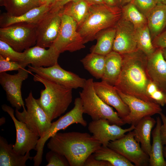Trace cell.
Instances as JSON below:
<instances>
[{"instance_id":"1","label":"cell","mask_w":166,"mask_h":166,"mask_svg":"<svg viewBox=\"0 0 166 166\" xmlns=\"http://www.w3.org/2000/svg\"><path fill=\"white\" fill-rule=\"evenodd\" d=\"M121 55V71L114 87L123 93L150 102L146 93L151 80L147 71V56L138 49Z\"/></svg>"},{"instance_id":"2","label":"cell","mask_w":166,"mask_h":166,"mask_svg":"<svg viewBox=\"0 0 166 166\" xmlns=\"http://www.w3.org/2000/svg\"><path fill=\"white\" fill-rule=\"evenodd\" d=\"M50 138L48 148L64 156L70 166H84L89 156L102 145L86 132H57Z\"/></svg>"},{"instance_id":"3","label":"cell","mask_w":166,"mask_h":166,"mask_svg":"<svg viewBox=\"0 0 166 166\" xmlns=\"http://www.w3.org/2000/svg\"><path fill=\"white\" fill-rule=\"evenodd\" d=\"M33 80L45 86L36 100L51 121L67 110L72 101V89L36 74L33 75Z\"/></svg>"},{"instance_id":"4","label":"cell","mask_w":166,"mask_h":166,"mask_svg":"<svg viewBox=\"0 0 166 166\" xmlns=\"http://www.w3.org/2000/svg\"><path fill=\"white\" fill-rule=\"evenodd\" d=\"M121 16L119 7H112L106 4L90 5L86 18L77 27L84 44L95 39L101 31L115 26Z\"/></svg>"},{"instance_id":"5","label":"cell","mask_w":166,"mask_h":166,"mask_svg":"<svg viewBox=\"0 0 166 166\" xmlns=\"http://www.w3.org/2000/svg\"><path fill=\"white\" fill-rule=\"evenodd\" d=\"M93 82V78L86 80L82 91L79 93L84 113L89 116L92 121L105 119L111 124L120 126L125 124L117 112L97 95L94 88Z\"/></svg>"},{"instance_id":"6","label":"cell","mask_w":166,"mask_h":166,"mask_svg":"<svg viewBox=\"0 0 166 166\" xmlns=\"http://www.w3.org/2000/svg\"><path fill=\"white\" fill-rule=\"evenodd\" d=\"M83 113L81 98H76L73 108L56 121L52 123L46 134L43 137L39 138L35 150L37 153L33 158L34 166H39L42 163L44 147L46 141L59 131L65 129L73 124H79L84 127L87 126V122L83 117Z\"/></svg>"},{"instance_id":"7","label":"cell","mask_w":166,"mask_h":166,"mask_svg":"<svg viewBox=\"0 0 166 166\" xmlns=\"http://www.w3.org/2000/svg\"><path fill=\"white\" fill-rule=\"evenodd\" d=\"M25 102L27 109L23 108L22 112L15 109L16 117L40 138H42L48 131L51 121L34 97L31 91L25 99Z\"/></svg>"},{"instance_id":"8","label":"cell","mask_w":166,"mask_h":166,"mask_svg":"<svg viewBox=\"0 0 166 166\" xmlns=\"http://www.w3.org/2000/svg\"><path fill=\"white\" fill-rule=\"evenodd\" d=\"M0 40L16 51H24L36 45V24L21 22L1 27Z\"/></svg>"},{"instance_id":"9","label":"cell","mask_w":166,"mask_h":166,"mask_svg":"<svg viewBox=\"0 0 166 166\" xmlns=\"http://www.w3.org/2000/svg\"><path fill=\"white\" fill-rule=\"evenodd\" d=\"M61 15V23L59 33L51 46L60 54L66 51L73 52L85 48L83 39L77 31L76 22L69 16Z\"/></svg>"},{"instance_id":"10","label":"cell","mask_w":166,"mask_h":166,"mask_svg":"<svg viewBox=\"0 0 166 166\" xmlns=\"http://www.w3.org/2000/svg\"><path fill=\"white\" fill-rule=\"evenodd\" d=\"M108 146L114 150L136 166L149 165V156L135 139L132 131L123 136L110 141Z\"/></svg>"},{"instance_id":"11","label":"cell","mask_w":166,"mask_h":166,"mask_svg":"<svg viewBox=\"0 0 166 166\" xmlns=\"http://www.w3.org/2000/svg\"><path fill=\"white\" fill-rule=\"evenodd\" d=\"M27 66L30 72L72 89L82 88L86 80L71 72L64 69L58 63L49 67H36L30 65Z\"/></svg>"},{"instance_id":"12","label":"cell","mask_w":166,"mask_h":166,"mask_svg":"<svg viewBox=\"0 0 166 166\" xmlns=\"http://www.w3.org/2000/svg\"><path fill=\"white\" fill-rule=\"evenodd\" d=\"M30 73L22 68L14 75L6 72L0 73V84L6 92L7 100L15 109L19 110L25 107L22 97V86L23 82L28 78Z\"/></svg>"},{"instance_id":"13","label":"cell","mask_w":166,"mask_h":166,"mask_svg":"<svg viewBox=\"0 0 166 166\" xmlns=\"http://www.w3.org/2000/svg\"><path fill=\"white\" fill-rule=\"evenodd\" d=\"M61 23L59 11L50 10L36 24V45L45 48L50 47L58 35Z\"/></svg>"},{"instance_id":"14","label":"cell","mask_w":166,"mask_h":166,"mask_svg":"<svg viewBox=\"0 0 166 166\" xmlns=\"http://www.w3.org/2000/svg\"><path fill=\"white\" fill-rule=\"evenodd\" d=\"M119 95L128 106L130 112L122 118L125 124L135 126L143 118L162 112L160 106L156 103L145 101L136 97L123 93L117 89Z\"/></svg>"},{"instance_id":"15","label":"cell","mask_w":166,"mask_h":166,"mask_svg":"<svg viewBox=\"0 0 166 166\" xmlns=\"http://www.w3.org/2000/svg\"><path fill=\"white\" fill-rule=\"evenodd\" d=\"M2 108L9 115L15 126L16 139L15 144H13L14 150L22 155L32 149L35 150L40 137L30 130L25 123L15 117L14 111L10 106L4 104L2 105Z\"/></svg>"},{"instance_id":"16","label":"cell","mask_w":166,"mask_h":166,"mask_svg":"<svg viewBox=\"0 0 166 166\" xmlns=\"http://www.w3.org/2000/svg\"><path fill=\"white\" fill-rule=\"evenodd\" d=\"M135 126L131 125L129 128L123 129L116 124H111L106 120L92 121L88 125V129L93 136L102 145L108 146L110 141L123 136L126 133L132 131Z\"/></svg>"},{"instance_id":"17","label":"cell","mask_w":166,"mask_h":166,"mask_svg":"<svg viewBox=\"0 0 166 166\" xmlns=\"http://www.w3.org/2000/svg\"><path fill=\"white\" fill-rule=\"evenodd\" d=\"M115 27L116 34L113 51L122 54L138 49L136 38V30L130 22L121 18Z\"/></svg>"},{"instance_id":"18","label":"cell","mask_w":166,"mask_h":166,"mask_svg":"<svg viewBox=\"0 0 166 166\" xmlns=\"http://www.w3.org/2000/svg\"><path fill=\"white\" fill-rule=\"evenodd\" d=\"M24 61L20 63L24 68L29 65L36 67H49L58 63L60 53L52 46L48 49L35 45L23 51Z\"/></svg>"},{"instance_id":"19","label":"cell","mask_w":166,"mask_h":166,"mask_svg":"<svg viewBox=\"0 0 166 166\" xmlns=\"http://www.w3.org/2000/svg\"><path fill=\"white\" fill-rule=\"evenodd\" d=\"M95 91L99 97L106 104L114 108L122 119L128 115L129 108L123 100L114 86L106 82H94Z\"/></svg>"},{"instance_id":"20","label":"cell","mask_w":166,"mask_h":166,"mask_svg":"<svg viewBox=\"0 0 166 166\" xmlns=\"http://www.w3.org/2000/svg\"><path fill=\"white\" fill-rule=\"evenodd\" d=\"M147 69L150 80L166 93V61L162 49L148 57Z\"/></svg>"},{"instance_id":"21","label":"cell","mask_w":166,"mask_h":166,"mask_svg":"<svg viewBox=\"0 0 166 166\" xmlns=\"http://www.w3.org/2000/svg\"><path fill=\"white\" fill-rule=\"evenodd\" d=\"M51 4H42L34 7L25 14L18 16H13L6 13L2 14L0 16V26L5 27L16 23L26 22L36 23L50 10Z\"/></svg>"},{"instance_id":"22","label":"cell","mask_w":166,"mask_h":166,"mask_svg":"<svg viewBox=\"0 0 166 166\" xmlns=\"http://www.w3.org/2000/svg\"><path fill=\"white\" fill-rule=\"evenodd\" d=\"M30 152L25 155H20L13 149V144H9L4 137L0 136V166H26V161L31 160Z\"/></svg>"},{"instance_id":"23","label":"cell","mask_w":166,"mask_h":166,"mask_svg":"<svg viewBox=\"0 0 166 166\" xmlns=\"http://www.w3.org/2000/svg\"><path fill=\"white\" fill-rule=\"evenodd\" d=\"M156 120L151 116L145 117L140 120L132 131L134 138L141 144L144 152L149 156L151 151V136Z\"/></svg>"},{"instance_id":"24","label":"cell","mask_w":166,"mask_h":166,"mask_svg":"<svg viewBox=\"0 0 166 166\" xmlns=\"http://www.w3.org/2000/svg\"><path fill=\"white\" fill-rule=\"evenodd\" d=\"M156 124L152 132V143L150 154L149 156V165L150 166H166V161L163 155V145L160 135V128L162 124L160 117L156 118Z\"/></svg>"},{"instance_id":"25","label":"cell","mask_w":166,"mask_h":166,"mask_svg":"<svg viewBox=\"0 0 166 166\" xmlns=\"http://www.w3.org/2000/svg\"><path fill=\"white\" fill-rule=\"evenodd\" d=\"M122 61L121 55L113 51L105 55L104 71L101 80L114 86L121 72Z\"/></svg>"},{"instance_id":"26","label":"cell","mask_w":166,"mask_h":166,"mask_svg":"<svg viewBox=\"0 0 166 166\" xmlns=\"http://www.w3.org/2000/svg\"><path fill=\"white\" fill-rule=\"evenodd\" d=\"M147 19L151 37L154 39L166 26V5L158 3Z\"/></svg>"},{"instance_id":"27","label":"cell","mask_w":166,"mask_h":166,"mask_svg":"<svg viewBox=\"0 0 166 166\" xmlns=\"http://www.w3.org/2000/svg\"><path fill=\"white\" fill-rule=\"evenodd\" d=\"M115 34V26L98 32L95 38L97 43L91 47L90 53L105 56L112 51Z\"/></svg>"},{"instance_id":"28","label":"cell","mask_w":166,"mask_h":166,"mask_svg":"<svg viewBox=\"0 0 166 166\" xmlns=\"http://www.w3.org/2000/svg\"><path fill=\"white\" fill-rule=\"evenodd\" d=\"M90 6L85 0H77L65 5L60 10L59 13L71 17L77 23V27L87 17Z\"/></svg>"},{"instance_id":"29","label":"cell","mask_w":166,"mask_h":166,"mask_svg":"<svg viewBox=\"0 0 166 166\" xmlns=\"http://www.w3.org/2000/svg\"><path fill=\"white\" fill-rule=\"evenodd\" d=\"M0 6H4L8 15L20 16L41 4L38 0H0Z\"/></svg>"},{"instance_id":"30","label":"cell","mask_w":166,"mask_h":166,"mask_svg":"<svg viewBox=\"0 0 166 166\" xmlns=\"http://www.w3.org/2000/svg\"><path fill=\"white\" fill-rule=\"evenodd\" d=\"M105 56L90 53L81 60L85 69L96 79H101L104 74Z\"/></svg>"},{"instance_id":"31","label":"cell","mask_w":166,"mask_h":166,"mask_svg":"<svg viewBox=\"0 0 166 166\" xmlns=\"http://www.w3.org/2000/svg\"><path fill=\"white\" fill-rule=\"evenodd\" d=\"M98 160L107 161L112 166H134V164L116 151L109 147L101 145L93 154Z\"/></svg>"},{"instance_id":"32","label":"cell","mask_w":166,"mask_h":166,"mask_svg":"<svg viewBox=\"0 0 166 166\" xmlns=\"http://www.w3.org/2000/svg\"><path fill=\"white\" fill-rule=\"evenodd\" d=\"M136 38L138 49L143 52L147 57L151 56L156 50L151 40L150 33L146 25L135 29Z\"/></svg>"},{"instance_id":"33","label":"cell","mask_w":166,"mask_h":166,"mask_svg":"<svg viewBox=\"0 0 166 166\" xmlns=\"http://www.w3.org/2000/svg\"><path fill=\"white\" fill-rule=\"evenodd\" d=\"M121 17L131 23L135 29L147 25V18L132 2L122 6Z\"/></svg>"},{"instance_id":"34","label":"cell","mask_w":166,"mask_h":166,"mask_svg":"<svg viewBox=\"0 0 166 166\" xmlns=\"http://www.w3.org/2000/svg\"><path fill=\"white\" fill-rule=\"evenodd\" d=\"M146 93L150 102L162 106L166 105V93L151 80L147 85Z\"/></svg>"},{"instance_id":"35","label":"cell","mask_w":166,"mask_h":166,"mask_svg":"<svg viewBox=\"0 0 166 166\" xmlns=\"http://www.w3.org/2000/svg\"><path fill=\"white\" fill-rule=\"evenodd\" d=\"M0 55L6 59L20 63L25 58L23 52L16 51L7 43L0 40Z\"/></svg>"},{"instance_id":"36","label":"cell","mask_w":166,"mask_h":166,"mask_svg":"<svg viewBox=\"0 0 166 166\" xmlns=\"http://www.w3.org/2000/svg\"><path fill=\"white\" fill-rule=\"evenodd\" d=\"M131 2L146 18L158 4L157 0H133Z\"/></svg>"},{"instance_id":"37","label":"cell","mask_w":166,"mask_h":166,"mask_svg":"<svg viewBox=\"0 0 166 166\" xmlns=\"http://www.w3.org/2000/svg\"><path fill=\"white\" fill-rule=\"evenodd\" d=\"M45 158L48 162L46 166H69L68 162L64 156L52 150L46 153Z\"/></svg>"},{"instance_id":"38","label":"cell","mask_w":166,"mask_h":166,"mask_svg":"<svg viewBox=\"0 0 166 166\" xmlns=\"http://www.w3.org/2000/svg\"><path fill=\"white\" fill-rule=\"evenodd\" d=\"M22 68H23L20 63L10 60L0 55V73L8 71H18Z\"/></svg>"},{"instance_id":"39","label":"cell","mask_w":166,"mask_h":166,"mask_svg":"<svg viewBox=\"0 0 166 166\" xmlns=\"http://www.w3.org/2000/svg\"><path fill=\"white\" fill-rule=\"evenodd\" d=\"M84 166H112V165L107 161L96 159L92 154L87 158Z\"/></svg>"},{"instance_id":"40","label":"cell","mask_w":166,"mask_h":166,"mask_svg":"<svg viewBox=\"0 0 166 166\" xmlns=\"http://www.w3.org/2000/svg\"><path fill=\"white\" fill-rule=\"evenodd\" d=\"M152 42L156 49H166V30L155 37Z\"/></svg>"},{"instance_id":"41","label":"cell","mask_w":166,"mask_h":166,"mask_svg":"<svg viewBox=\"0 0 166 166\" xmlns=\"http://www.w3.org/2000/svg\"><path fill=\"white\" fill-rule=\"evenodd\" d=\"M162 124L160 128V135L163 146L166 147V116L162 112L160 114Z\"/></svg>"},{"instance_id":"42","label":"cell","mask_w":166,"mask_h":166,"mask_svg":"<svg viewBox=\"0 0 166 166\" xmlns=\"http://www.w3.org/2000/svg\"><path fill=\"white\" fill-rule=\"evenodd\" d=\"M77 0H56L51 5V10L54 11L59 12L65 5L71 2Z\"/></svg>"},{"instance_id":"43","label":"cell","mask_w":166,"mask_h":166,"mask_svg":"<svg viewBox=\"0 0 166 166\" xmlns=\"http://www.w3.org/2000/svg\"><path fill=\"white\" fill-rule=\"evenodd\" d=\"M105 4L112 7H119L120 5L118 0H104Z\"/></svg>"},{"instance_id":"44","label":"cell","mask_w":166,"mask_h":166,"mask_svg":"<svg viewBox=\"0 0 166 166\" xmlns=\"http://www.w3.org/2000/svg\"><path fill=\"white\" fill-rule=\"evenodd\" d=\"M90 5L105 4L104 0H85Z\"/></svg>"},{"instance_id":"45","label":"cell","mask_w":166,"mask_h":166,"mask_svg":"<svg viewBox=\"0 0 166 166\" xmlns=\"http://www.w3.org/2000/svg\"><path fill=\"white\" fill-rule=\"evenodd\" d=\"M120 6H123L132 2L133 0H118Z\"/></svg>"},{"instance_id":"46","label":"cell","mask_w":166,"mask_h":166,"mask_svg":"<svg viewBox=\"0 0 166 166\" xmlns=\"http://www.w3.org/2000/svg\"><path fill=\"white\" fill-rule=\"evenodd\" d=\"M55 0H39L41 5L45 3H48L51 5Z\"/></svg>"},{"instance_id":"47","label":"cell","mask_w":166,"mask_h":166,"mask_svg":"<svg viewBox=\"0 0 166 166\" xmlns=\"http://www.w3.org/2000/svg\"><path fill=\"white\" fill-rule=\"evenodd\" d=\"M158 3L166 5V0H157Z\"/></svg>"},{"instance_id":"48","label":"cell","mask_w":166,"mask_h":166,"mask_svg":"<svg viewBox=\"0 0 166 166\" xmlns=\"http://www.w3.org/2000/svg\"><path fill=\"white\" fill-rule=\"evenodd\" d=\"M163 55L166 61V49H162Z\"/></svg>"},{"instance_id":"49","label":"cell","mask_w":166,"mask_h":166,"mask_svg":"<svg viewBox=\"0 0 166 166\" xmlns=\"http://www.w3.org/2000/svg\"><path fill=\"white\" fill-rule=\"evenodd\" d=\"M163 152L164 157L166 159V147L165 146L163 147Z\"/></svg>"},{"instance_id":"50","label":"cell","mask_w":166,"mask_h":166,"mask_svg":"<svg viewBox=\"0 0 166 166\" xmlns=\"http://www.w3.org/2000/svg\"></svg>"}]
</instances>
